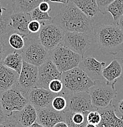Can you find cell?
Here are the masks:
<instances>
[{"label":"cell","mask_w":123,"mask_h":127,"mask_svg":"<svg viewBox=\"0 0 123 127\" xmlns=\"http://www.w3.org/2000/svg\"><path fill=\"white\" fill-rule=\"evenodd\" d=\"M31 20L30 13L13 12L10 15V26L14 31L24 37L27 36L30 34L28 26Z\"/></svg>","instance_id":"obj_18"},{"label":"cell","mask_w":123,"mask_h":127,"mask_svg":"<svg viewBox=\"0 0 123 127\" xmlns=\"http://www.w3.org/2000/svg\"><path fill=\"white\" fill-rule=\"evenodd\" d=\"M105 64V62H100L94 57L88 56L82 58L78 67L86 73L92 80L95 81L104 79L102 73Z\"/></svg>","instance_id":"obj_14"},{"label":"cell","mask_w":123,"mask_h":127,"mask_svg":"<svg viewBox=\"0 0 123 127\" xmlns=\"http://www.w3.org/2000/svg\"><path fill=\"white\" fill-rule=\"evenodd\" d=\"M114 1L115 0H96L100 12L104 15L106 14L107 7Z\"/></svg>","instance_id":"obj_35"},{"label":"cell","mask_w":123,"mask_h":127,"mask_svg":"<svg viewBox=\"0 0 123 127\" xmlns=\"http://www.w3.org/2000/svg\"><path fill=\"white\" fill-rule=\"evenodd\" d=\"M88 92L95 109H103L113 103L118 94L115 85L109 84L105 79L95 81Z\"/></svg>","instance_id":"obj_5"},{"label":"cell","mask_w":123,"mask_h":127,"mask_svg":"<svg viewBox=\"0 0 123 127\" xmlns=\"http://www.w3.org/2000/svg\"><path fill=\"white\" fill-rule=\"evenodd\" d=\"M65 122L69 127H85L88 124L86 114L66 109L63 111Z\"/></svg>","instance_id":"obj_24"},{"label":"cell","mask_w":123,"mask_h":127,"mask_svg":"<svg viewBox=\"0 0 123 127\" xmlns=\"http://www.w3.org/2000/svg\"><path fill=\"white\" fill-rule=\"evenodd\" d=\"M18 76L17 72L0 63V93L15 86Z\"/></svg>","instance_id":"obj_19"},{"label":"cell","mask_w":123,"mask_h":127,"mask_svg":"<svg viewBox=\"0 0 123 127\" xmlns=\"http://www.w3.org/2000/svg\"><path fill=\"white\" fill-rule=\"evenodd\" d=\"M96 109L101 116V120L97 127H123V118L116 116L113 103L103 109Z\"/></svg>","instance_id":"obj_17"},{"label":"cell","mask_w":123,"mask_h":127,"mask_svg":"<svg viewBox=\"0 0 123 127\" xmlns=\"http://www.w3.org/2000/svg\"><path fill=\"white\" fill-rule=\"evenodd\" d=\"M123 74V58H113L108 66L103 68V78L110 84L115 85L117 79Z\"/></svg>","instance_id":"obj_16"},{"label":"cell","mask_w":123,"mask_h":127,"mask_svg":"<svg viewBox=\"0 0 123 127\" xmlns=\"http://www.w3.org/2000/svg\"><path fill=\"white\" fill-rule=\"evenodd\" d=\"M0 5H1V1H0Z\"/></svg>","instance_id":"obj_46"},{"label":"cell","mask_w":123,"mask_h":127,"mask_svg":"<svg viewBox=\"0 0 123 127\" xmlns=\"http://www.w3.org/2000/svg\"><path fill=\"white\" fill-rule=\"evenodd\" d=\"M78 9L89 18L94 21L100 10L96 2V0H71Z\"/></svg>","instance_id":"obj_21"},{"label":"cell","mask_w":123,"mask_h":127,"mask_svg":"<svg viewBox=\"0 0 123 127\" xmlns=\"http://www.w3.org/2000/svg\"><path fill=\"white\" fill-rule=\"evenodd\" d=\"M43 22H39L37 20H31L28 26V31L31 34H38L43 25Z\"/></svg>","instance_id":"obj_33"},{"label":"cell","mask_w":123,"mask_h":127,"mask_svg":"<svg viewBox=\"0 0 123 127\" xmlns=\"http://www.w3.org/2000/svg\"><path fill=\"white\" fill-rule=\"evenodd\" d=\"M65 32L59 26L51 22H43L38 33V39L41 44L48 51L62 43Z\"/></svg>","instance_id":"obj_7"},{"label":"cell","mask_w":123,"mask_h":127,"mask_svg":"<svg viewBox=\"0 0 123 127\" xmlns=\"http://www.w3.org/2000/svg\"><path fill=\"white\" fill-rule=\"evenodd\" d=\"M28 127H45L42 126V125H41V124H38L37 122H34V124H32L31 125H30V126Z\"/></svg>","instance_id":"obj_42"},{"label":"cell","mask_w":123,"mask_h":127,"mask_svg":"<svg viewBox=\"0 0 123 127\" xmlns=\"http://www.w3.org/2000/svg\"><path fill=\"white\" fill-rule=\"evenodd\" d=\"M11 52L3 37H0V63H2L5 56Z\"/></svg>","instance_id":"obj_34"},{"label":"cell","mask_w":123,"mask_h":127,"mask_svg":"<svg viewBox=\"0 0 123 127\" xmlns=\"http://www.w3.org/2000/svg\"><path fill=\"white\" fill-rule=\"evenodd\" d=\"M43 1H48V0H43Z\"/></svg>","instance_id":"obj_45"},{"label":"cell","mask_w":123,"mask_h":127,"mask_svg":"<svg viewBox=\"0 0 123 127\" xmlns=\"http://www.w3.org/2000/svg\"><path fill=\"white\" fill-rule=\"evenodd\" d=\"M85 127H97V126L96 125H93V124H87L85 126Z\"/></svg>","instance_id":"obj_43"},{"label":"cell","mask_w":123,"mask_h":127,"mask_svg":"<svg viewBox=\"0 0 123 127\" xmlns=\"http://www.w3.org/2000/svg\"><path fill=\"white\" fill-rule=\"evenodd\" d=\"M121 52H122L123 53V47H122V48H121Z\"/></svg>","instance_id":"obj_44"},{"label":"cell","mask_w":123,"mask_h":127,"mask_svg":"<svg viewBox=\"0 0 123 127\" xmlns=\"http://www.w3.org/2000/svg\"><path fill=\"white\" fill-rule=\"evenodd\" d=\"M116 113L117 112L119 116L123 118V98L118 101L116 105H114Z\"/></svg>","instance_id":"obj_37"},{"label":"cell","mask_w":123,"mask_h":127,"mask_svg":"<svg viewBox=\"0 0 123 127\" xmlns=\"http://www.w3.org/2000/svg\"><path fill=\"white\" fill-rule=\"evenodd\" d=\"M2 37L12 52L14 51H22L25 47V37L14 30H12L10 32Z\"/></svg>","instance_id":"obj_23"},{"label":"cell","mask_w":123,"mask_h":127,"mask_svg":"<svg viewBox=\"0 0 123 127\" xmlns=\"http://www.w3.org/2000/svg\"><path fill=\"white\" fill-rule=\"evenodd\" d=\"M14 114L23 127H30L36 122L37 110L30 103H28L20 111Z\"/></svg>","instance_id":"obj_20"},{"label":"cell","mask_w":123,"mask_h":127,"mask_svg":"<svg viewBox=\"0 0 123 127\" xmlns=\"http://www.w3.org/2000/svg\"><path fill=\"white\" fill-rule=\"evenodd\" d=\"M53 2H58V3L63 4L64 5H66L71 1V0H49Z\"/></svg>","instance_id":"obj_40"},{"label":"cell","mask_w":123,"mask_h":127,"mask_svg":"<svg viewBox=\"0 0 123 127\" xmlns=\"http://www.w3.org/2000/svg\"><path fill=\"white\" fill-rule=\"evenodd\" d=\"M62 81L63 90L60 94L62 95L88 92L94 84V81L79 67L62 73Z\"/></svg>","instance_id":"obj_3"},{"label":"cell","mask_w":123,"mask_h":127,"mask_svg":"<svg viewBox=\"0 0 123 127\" xmlns=\"http://www.w3.org/2000/svg\"><path fill=\"white\" fill-rule=\"evenodd\" d=\"M48 89L56 94H60L63 90V83L61 79H55L49 83Z\"/></svg>","instance_id":"obj_30"},{"label":"cell","mask_w":123,"mask_h":127,"mask_svg":"<svg viewBox=\"0 0 123 127\" xmlns=\"http://www.w3.org/2000/svg\"><path fill=\"white\" fill-rule=\"evenodd\" d=\"M101 120L100 112L97 109H94L88 112L86 114V121L88 124L98 125Z\"/></svg>","instance_id":"obj_31"},{"label":"cell","mask_w":123,"mask_h":127,"mask_svg":"<svg viewBox=\"0 0 123 127\" xmlns=\"http://www.w3.org/2000/svg\"><path fill=\"white\" fill-rule=\"evenodd\" d=\"M51 22L59 26L64 32L89 33L93 31V20L70 1L61 8L59 12L52 18Z\"/></svg>","instance_id":"obj_1"},{"label":"cell","mask_w":123,"mask_h":127,"mask_svg":"<svg viewBox=\"0 0 123 127\" xmlns=\"http://www.w3.org/2000/svg\"><path fill=\"white\" fill-rule=\"evenodd\" d=\"M62 43L83 58L84 53L90 48L91 37L88 33L66 32Z\"/></svg>","instance_id":"obj_10"},{"label":"cell","mask_w":123,"mask_h":127,"mask_svg":"<svg viewBox=\"0 0 123 127\" xmlns=\"http://www.w3.org/2000/svg\"><path fill=\"white\" fill-rule=\"evenodd\" d=\"M92 32L95 42L104 55H116L121 50L123 32L116 24H97Z\"/></svg>","instance_id":"obj_2"},{"label":"cell","mask_w":123,"mask_h":127,"mask_svg":"<svg viewBox=\"0 0 123 127\" xmlns=\"http://www.w3.org/2000/svg\"><path fill=\"white\" fill-rule=\"evenodd\" d=\"M38 9L42 11V12L45 13H49L51 11V7L47 1H42L38 6Z\"/></svg>","instance_id":"obj_36"},{"label":"cell","mask_w":123,"mask_h":127,"mask_svg":"<svg viewBox=\"0 0 123 127\" xmlns=\"http://www.w3.org/2000/svg\"><path fill=\"white\" fill-rule=\"evenodd\" d=\"M36 122L45 127H53L58 122H65L64 112L56 111L50 105L37 110Z\"/></svg>","instance_id":"obj_15"},{"label":"cell","mask_w":123,"mask_h":127,"mask_svg":"<svg viewBox=\"0 0 123 127\" xmlns=\"http://www.w3.org/2000/svg\"></svg>","instance_id":"obj_47"},{"label":"cell","mask_w":123,"mask_h":127,"mask_svg":"<svg viewBox=\"0 0 123 127\" xmlns=\"http://www.w3.org/2000/svg\"><path fill=\"white\" fill-rule=\"evenodd\" d=\"M63 95L65 96L67 100V106L66 109L84 114H87L90 111L96 109L92 106L90 96L88 92Z\"/></svg>","instance_id":"obj_11"},{"label":"cell","mask_w":123,"mask_h":127,"mask_svg":"<svg viewBox=\"0 0 123 127\" xmlns=\"http://www.w3.org/2000/svg\"><path fill=\"white\" fill-rule=\"evenodd\" d=\"M110 13L114 23L116 24L123 14V0H115L107 7V12Z\"/></svg>","instance_id":"obj_27"},{"label":"cell","mask_w":123,"mask_h":127,"mask_svg":"<svg viewBox=\"0 0 123 127\" xmlns=\"http://www.w3.org/2000/svg\"><path fill=\"white\" fill-rule=\"evenodd\" d=\"M51 106L55 110L58 112H63L67 109V100L64 95L59 94L56 95L51 103Z\"/></svg>","instance_id":"obj_28"},{"label":"cell","mask_w":123,"mask_h":127,"mask_svg":"<svg viewBox=\"0 0 123 127\" xmlns=\"http://www.w3.org/2000/svg\"><path fill=\"white\" fill-rule=\"evenodd\" d=\"M53 127H69L65 122H58L56 124V125H55V126Z\"/></svg>","instance_id":"obj_41"},{"label":"cell","mask_w":123,"mask_h":127,"mask_svg":"<svg viewBox=\"0 0 123 127\" xmlns=\"http://www.w3.org/2000/svg\"><path fill=\"white\" fill-rule=\"evenodd\" d=\"M43 0H12L14 13H30L38 7Z\"/></svg>","instance_id":"obj_25"},{"label":"cell","mask_w":123,"mask_h":127,"mask_svg":"<svg viewBox=\"0 0 123 127\" xmlns=\"http://www.w3.org/2000/svg\"><path fill=\"white\" fill-rule=\"evenodd\" d=\"M25 47L22 50V58L26 63L39 67L49 59V53L39 42L38 34H31L25 37Z\"/></svg>","instance_id":"obj_4"},{"label":"cell","mask_w":123,"mask_h":127,"mask_svg":"<svg viewBox=\"0 0 123 127\" xmlns=\"http://www.w3.org/2000/svg\"><path fill=\"white\" fill-rule=\"evenodd\" d=\"M0 127H23L22 126L15 114H13L12 116L7 117L5 121L0 125Z\"/></svg>","instance_id":"obj_32"},{"label":"cell","mask_w":123,"mask_h":127,"mask_svg":"<svg viewBox=\"0 0 123 127\" xmlns=\"http://www.w3.org/2000/svg\"><path fill=\"white\" fill-rule=\"evenodd\" d=\"M31 19L34 20L39 21V22H51L52 18L49 15L48 13L42 12L38 7L34 9L32 12H30Z\"/></svg>","instance_id":"obj_29"},{"label":"cell","mask_w":123,"mask_h":127,"mask_svg":"<svg viewBox=\"0 0 123 127\" xmlns=\"http://www.w3.org/2000/svg\"><path fill=\"white\" fill-rule=\"evenodd\" d=\"M38 80V67L23 61L22 71L15 86L26 98L30 90L36 87Z\"/></svg>","instance_id":"obj_9"},{"label":"cell","mask_w":123,"mask_h":127,"mask_svg":"<svg viewBox=\"0 0 123 127\" xmlns=\"http://www.w3.org/2000/svg\"><path fill=\"white\" fill-rule=\"evenodd\" d=\"M12 13V10L7 9L2 15H0V37L6 35L13 30L10 26V15Z\"/></svg>","instance_id":"obj_26"},{"label":"cell","mask_w":123,"mask_h":127,"mask_svg":"<svg viewBox=\"0 0 123 127\" xmlns=\"http://www.w3.org/2000/svg\"><path fill=\"white\" fill-rule=\"evenodd\" d=\"M23 62V59L21 51H14L5 56L2 60V64L19 75L22 71Z\"/></svg>","instance_id":"obj_22"},{"label":"cell","mask_w":123,"mask_h":127,"mask_svg":"<svg viewBox=\"0 0 123 127\" xmlns=\"http://www.w3.org/2000/svg\"><path fill=\"white\" fill-rule=\"evenodd\" d=\"M49 59L55 65L61 73L72 70L79 67L82 57L79 54L64 46L63 43L48 51Z\"/></svg>","instance_id":"obj_6"},{"label":"cell","mask_w":123,"mask_h":127,"mask_svg":"<svg viewBox=\"0 0 123 127\" xmlns=\"http://www.w3.org/2000/svg\"><path fill=\"white\" fill-rule=\"evenodd\" d=\"M28 103L27 99L15 86L0 93V104L7 117L20 111Z\"/></svg>","instance_id":"obj_8"},{"label":"cell","mask_w":123,"mask_h":127,"mask_svg":"<svg viewBox=\"0 0 123 127\" xmlns=\"http://www.w3.org/2000/svg\"><path fill=\"white\" fill-rule=\"evenodd\" d=\"M55 79H61L62 73L50 59L38 67V80L36 87L48 89V84Z\"/></svg>","instance_id":"obj_12"},{"label":"cell","mask_w":123,"mask_h":127,"mask_svg":"<svg viewBox=\"0 0 123 127\" xmlns=\"http://www.w3.org/2000/svg\"><path fill=\"white\" fill-rule=\"evenodd\" d=\"M58 95L59 94L53 93L48 89L34 87L28 93L26 98L28 103L38 110L51 105L52 100Z\"/></svg>","instance_id":"obj_13"},{"label":"cell","mask_w":123,"mask_h":127,"mask_svg":"<svg viewBox=\"0 0 123 127\" xmlns=\"http://www.w3.org/2000/svg\"><path fill=\"white\" fill-rule=\"evenodd\" d=\"M116 25L119 26V28L121 29V30L123 32V14L121 15V17H120V19L118 20V22L116 23Z\"/></svg>","instance_id":"obj_39"},{"label":"cell","mask_w":123,"mask_h":127,"mask_svg":"<svg viewBox=\"0 0 123 127\" xmlns=\"http://www.w3.org/2000/svg\"><path fill=\"white\" fill-rule=\"evenodd\" d=\"M6 118H7V116L2 111V107H1V104H0V125L5 121Z\"/></svg>","instance_id":"obj_38"}]
</instances>
